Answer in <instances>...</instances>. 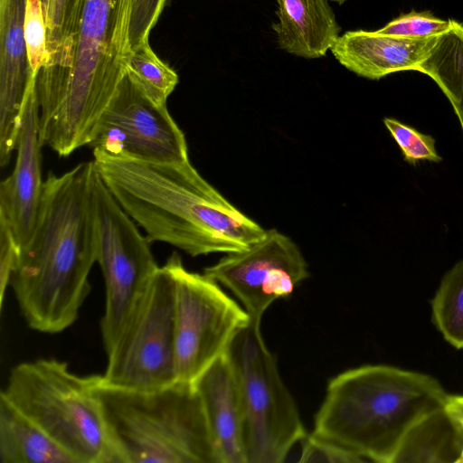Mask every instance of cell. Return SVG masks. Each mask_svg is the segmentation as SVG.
I'll return each instance as SVG.
<instances>
[{"instance_id":"6da1fadb","label":"cell","mask_w":463,"mask_h":463,"mask_svg":"<svg viewBox=\"0 0 463 463\" xmlns=\"http://www.w3.org/2000/svg\"><path fill=\"white\" fill-rule=\"evenodd\" d=\"M93 161L43 181L35 225L21 249L11 287L28 326L56 334L70 327L90 291L98 231Z\"/></svg>"},{"instance_id":"7a4b0ae2","label":"cell","mask_w":463,"mask_h":463,"mask_svg":"<svg viewBox=\"0 0 463 463\" xmlns=\"http://www.w3.org/2000/svg\"><path fill=\"white\" fill-rule=\"evenodd\" d=\"M134 0H70L56 52L36 80L39 130L57 146L88 145L126 78Z\"/></svg>"},{"instance_id":"3957f363","label":"cell","mask_w":463,"mask_h":463,"mask_svg":"<svg viewBox=\"0 0 463 463\" xmlns=\"http://www.w3.org/2000/svg\"><path fill=\"white\" fill-rule=\"evenodd\" d=\"M101 181L150 242L192 257L232 253L261 240L267 230L231 203L191 165L154 164L93 151Z\"/></svg>"},{"instance_id":"277c9868","label":"cell","mask_w":463,"mask_h":463,"mask_svg":"<svg viewBox=\"0 0 463 463\" xmlns=\"http://www.w3.org/2000/svg\"><path fill=\"white\" fill-rule=\"evenodd\" d=\"M448 395L424 373L383 364L349 369L328 382L311 434L365 461L392 463L407 431Z\"/></svg>"},{"instance_id":"5b68a950","label":"cell","mask_w":463,"mask_h":463,"mask_svg":"<svg viewBox=\"0 0 463 463\" xmlns=\"http://www.w3.org/2000/svg\"><path fill=\"white\" fill-rule=\"evenodd\" d=\"M102 374L80 375L66 362L40 358L16 364L1 391L77 463H125L99 387Z\"/></svg>"},{"instance_id":"8992f818","label":"cell","mask_w":463,"mask_h":463,"mask_svg":"<svg viewBox=\"0 0 463 463\" xmlns=\"http://www.w3.org/2000/svg\"><path fill=\"white\" fill-rule=\"evenodd\" d=\"M99 394L125 463H219L194 383L134 392L101 382Z\"/></svg>"},{"instance_id":"52a82bcc","label":"cell","mask_w":463,"mask_h":463,"mask_svg":"<svg viewBox=\"0 0 463 463\" xmlns=\"http://www.w3.org/2000/svg\"><path fill=\"white\" fill-rule=\"evenodd\" d=\"M241 399L246 463H280L307 435L297 404L268 349L260 323L250 320L227 352Z\"/></svg>"},{"instance_id":"ba28073f","label":"cell","mask_w":463,"mask_h":463,"mask_svg":"<svg viewBox=\"0 0 463 463\" xmlns=\"http://www.w3.org/2000/svg\"><path fill=\"white\" fill-rule=\"evenodd\" d=\"M175 292V371L179 382H194L250 320L246 310L204 273L185 268L173 252L165 262Z\"/></svg>"},{"instance_id":"9c48e42d","label":"cell","mask_w":463,"mask_h":463,"mask_svg":"<svg viewBox=\"0 0 463 463\" xmlns=\"http://www.w3.org/2000/svg\"><path fill=\"white\" fill-rule=\"evenodd\" d=\"M107 356L105 386L151 392L176 381L174 283L165 264L159 266Z\"/></svg>"},{"instance_id":"30bf717a","label":"cell","mask_w":463,"mask_h":463,"mask_svg":"<svg viewBox=\"0 0 463 463\" xmlns=\"http://www.w3.org/2000/svg\"><path fill=\"white\" fill-rule=\"evenodd\" d=\"M97 173V172H96ZM94 201L98 231L97 263L105 282L100 333L106 354L145 295L157 271L150 241L96 175Z\"/></svg>"},{"instance_id":"8fae6325","label":"cell","mask_w":463,"mask_h":463,"mask_svg":"<svg viewBox=\"0 0 463 463\" xmlns=\"http://www.w3.org/2000/svg\"><path fill=\"white\" fill-rule=\"evenodd\" d=\"M89 146L146 163L190 161L184 134L166 105L152 102L127 77L101 116Z\"/></svg>"},{"instance_id":"7c38bea8","label":"cell","mask_w":463,"mask_h":463,"mask_svg":"<svg viewBox=\"0 0 463 463\" xmlns=\"http://www.w3.org/2000/svg\"><path fill=\"white\" fill-rule=\"evenodd\" d=\"M203 273L228 288L242 304L250 320L261 322L276 300L288 298L309 277L298 246L276 229L248 249L227 253Z\"/></svg>"},{"instance_id":"4fadbf2b","label":"cell","mask_w":463,"mask_h":463,"mask_svg":"<svg viewBox=\"0 0 463 463\" xmlns=\"http://www.w3.org/2000/svg\"><path fill=\"white\" fill-rule=\"evenodd\" d=\"M38 74L31 71L12 174L0 184V219L10 226L22 249L31 238L43 194L39 139Z\"/></svg>"},{"instance_id":"5bb4252c","label":"cell","mask_w":463,"mask_h":463,"mask_svg":"<svg viewBox=\"0 0 463 463\" xmlns=\"http://www.w3.org/2000/svg\"><path fill=\"white\" fill-rule=\"evenodd\" d=\"M26 0H0V165L16 147L30 66L24 39Z\"/></svg>"},{"instance_id":"9a60e30c","label":"cell","mask_w":463,"mask_h":463,"mask_svg":"<svg viewBox=\"0 0 463 463\" xmlns=\"http://www.w3.org/2000/svg\"><path fill=\"white\" fill-rule=\"evenodd\" d=\"M438 37L410 39L364 30L338 36L331 52L347 70L358 76L379 80L402 71H417Z\"/></svg>"},{"instance_id":"2e32d148","label":"cell","mask_w":463,"mask_h":463,"mask_svg":"<svg viewBox=\"0 0 463 463\" xmlns=\"http://www.w3.org/2000/svg\"><path fill=\"white\" fill-rule=\"evenodd\" d=\"M219 463H246L236 376L225 353L194 382Z\"/></svg>"},{"instance_id":"e0dca14e","label":"cell","mask_w":463,"mask_h":463,"mask_svg":"<svg viewBox=\"0 0 463 463\" xmlns=\"http://www.w3.org/2000/svg\"><path fill=\"white\" fill-rule=\"evenodd\" d=\"M279 21L272 24L279 46L307 59L324 56L339 36L334 12L326 0H276Z\"/></svg>"},{"instance_id":"ac0fdd59","label":"cell","mask_w":463,"mask_h":463,"mask_svg":"<svg viewBox=\"0 0 463 463\" xmlns=\"http://www.w3.org/2000/svg\"><path fill=\"white\" fill-rule=\"evenodd\" d=\"M1 463H77L44 430L0 394Z\"/></svg>"},{"instance_id":"d6986e66","label":"cell","mask_w":463,"mask_h":463,"mask_svg":"<svg viewBox=\"0 0 463 463\" xmlns=\"http://www.w3.org/2000/svg\"><path fill=\"white\" fill-rule=\"evenodd\" d=\"M463 463V430L445 407L418 420L405 434L392 463Z\"/></svg>"},{"instance_id":"ffe728a7","label":"cell","mask_w":463,"mask_h":463,"mask_svg":"<svg viewBox=\"0 0 463 463\" xmlns=\"http://www.w3.org/2000/svg\"><path fill=\"white\" fill-rule=\"evenodd\" d=\"M417 71L438 84L451 103L463 131V24L451 20V28L438 36Z\"/></svg>"},{"instance_id":"44dd1931","label":"cell","mask_w":463,"mask_h":463,"mask_svg":"<svg viewBox=\"0 0 463 463\" xmlns=\"http://www.w3.org/2000/svg\"><path fill=\"white\" fill-rule=\"evenodd\" d=\"M125 70L129 81L157 105H166L179 80L176 72L155 53L149 43L132 50Z\"/></svg>"},{"instance_id":"7402d4cb","label":"cell","mask_w":463,"mask_h":463,"mask_svg":"<svg viewBox=\"0 0 463 463\" xmlns=\"http://www.w3.org/2000/svg\"><path fill=\"white\" fill-rule=\"evenodd\" d=\"M431 307L433 324L445 340L463 348V259L443 277Z\"/></svg>"},{"instance_id":"603a6c76","label":"cell","mask_w":463,"mask_h":463,"mask_svg":"<svg viewBox=\"0 0 463 463\" xmlns=\"http://www.w3.org/2000/svg\"><path fill=\"white\" fill-rule=\"evenodd\" d=\"M383 124L400 147L404 161L415 165L419 161L441 162L430 135L419 132L393 118H384Z\"/></svg>"},{"instance_id":"cb8c5ba5","label":"cell","mask_w":463,"mask_h":463,"mask_svg":"<svg viewBox=\"0 0 463 463\" xmlns=\"http://www.w3.org/2000/svg\"><path fill=\"white\" fill-rule=\"evenodd\" d=\"M451 28V20L437 18L430 12L402 14L377 30L378 33L410 39L438 37Z\"/></svg>"},{"instance_id":"d4e9b609","label":"cell","mask_w":463,"mask_h":463,"mask_svg":"<svg viewBox=\"0 0 463 463\" xmlns=\"http://www.w3.org/2000/svg\"><path fill=\"white\" fill-rule=\"evenodd\" d=\"M24 30L30 70L39 74L47 59V27L42 0H26Z\"/></svg>"},{"instance_id":"484cf974","label":"cell","mask_w":463,"mask_h":463,"mask_svg":"<svg viewBox=\"0 0 463 463\" xmlns=\"http://www.w3.org/2000/svg\"><path fill=\"white\" fill-rule=\"evenodd\" d=\"M166 2L167 0H134L129 30L131 51L149 43L150 33L156 24Z\"/></svg>"},{"instance_id":"4316f807","label":"cell","mask_w":463,"mask_h":463,"mask_svg":"<svg viewBox=\"0 0 463 463\" xmlns=\"http://www.w3.org/2000/svg\"><path fill=\"white\" fill-rule=\"evenodd\" d=\"M302 449L298 462L361 463L364 458L339 445L307 434L301 440Z\"/></svg>"},{"instance_id":"83f0119b","label":"cell","mask_w":463,"mask_h":463,"mask_svg":"<svg viewBox=\"0 0 463 463\" xmlns=\"http://www.w3.org/2000/svg\"><path fill=\"white\" fill-rule=\"evenodd\" d=\"M20 246L6 222L0 219V306L20 256Z\"/></svg>"},{"instance_id":"f1b7e54d","label":"cell","mask_w":463,"mask_h":463,"mask_svg":"<svg viewBox=\"0 0 463 463\" xmlns=\"http://www.w3.org/2000/svg\"><path fill=\"white\" fill-rule=\"evenodd\" d=\"M70 0H42L47 27V59L57 51L62 37Z\"/></svg>"},{"instance_id":"f546056e","label":"cell","mask_w":463,"mask_h":463,"mask_svg":"<svg viewBox=\"0 0 463 463\" xmlns=\"http://www.w3.org/2000/svg\"><path fill=\"white\" fill-rule=\"evenodd\" d=\"M445 409L463 430V395H448Z\"/></svg>"},{"instance_id":"4dcf8cb0","label":"cell","mask_w":463,"mask_h":463,"mask_svg":"<svg viewBox=\"0 0 463 463\" xmlns=\"http://www.w3.org/2000/svg\"><path fill=\"white\" fill-rule=\"evenodd\" d=\"M334 2H336L338 4H343L344 2H345L346 0H332Z\"/></svg>"}]
</instances>
